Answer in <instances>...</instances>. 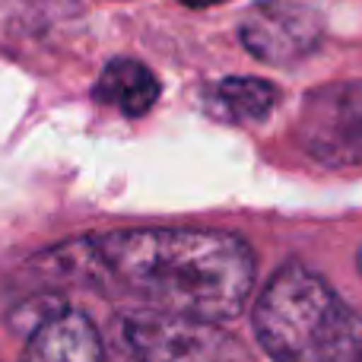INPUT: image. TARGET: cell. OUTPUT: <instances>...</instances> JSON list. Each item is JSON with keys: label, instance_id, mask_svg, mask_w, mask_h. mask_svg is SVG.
<instances>
[{"label": "cell", "instance_id": "obj_1", "mask_svg": "<svg viewBox=\"0 0 362 362\" xmlns=\"http://www.w3.org/2000/svg\"><path fill=\"white\" fill-rule=\"evenodd\" d=\"M61 276L115 286L140 308L226 321L245 312L257 261L235 232L150 226L93 235L57 251Z\"/></svg>", "mask_w": 362, "mask_h": 362}, {"label": "cell", "instance_id": "obj_2", "mask_svg": "<svg viewBox=\"0 0 362 362\" xmlns=\"http://www.w3.org/2000/svg\"><path fill=\"white\" fill-rule=\"evenodd\" d=\"M251 327L274 362H362V315L302 261L270 274Z\"/></svg>", "mask_w": 362, "mask_h": 362}, {"label": "cell", "instance_id": "obj_3", "mask_svg": "<svg viewBox=\"0 0 362 362\" xmlns=\"http://www.w3.org/2000/svg\"><path fill=\"white\" fill-rule=\"evenodd\" d=\"M118 321L144 362H255L248 346L219 321L140 305L121 312Z\"/></svg>", "mask_w": 362, "mask_h": 362}, {"label": "cell", "instance_id": "obj_4", "mask_svg": "<svg viewBox=\"0 0 362 362\" xmlns=\"http://www.w3.org/2000/svg\"><path fill=\"white\" fill-rule=\"evenodd\" d=\"M299 144L327 169L362 165V80L327 83L305 95Z\"/></svg>", "mask_w": 362, "mask_h": 362}, {"label": "cell", "instance_id": "obj_5", "mask_svg": "<svg viewBox=\"0 0 362 362\" xmlns=\"http://www.w3.org/2000/svg\"><path fill=\"white\" fill-rule=\"evenodd\" d=\"M238 42L255 61L289 67L325 42V16L299 0H257L238 23Z\"/></svg>", "mask_w": 362, "mask_h": 362}, {"label": "cell", "instance_id": "obj_6", "mask_svg": "<svg viewBox=\"0 0 362 362\" xmlns=\"http://www.w3.org/2000/svg\"><path fill=\"white\" fill-rule=\"evenodd\" d=\"M19 362H102L99 327L61 302L29 331Z\"/></svg>", "mask_w": 362, "mask_h": 362}, {"label": "cell", "instance_id": "obj_7", "mask_svg": "<svg viewBox=\"0 0 362 362\" xmlns=\"http://www.w3.org/2000/svg\"><path fill=\"white\" fill-rule=\"evenodd\" d=\"M93 95L102 105L118 108L124 118H144L159 99V80L146 64L134 57H115L99 74Z\"/></svg>", "mask_w": 362, "mask_h": 362}, {"label": "cell", "instance_id": "obj_8", "mask_svg": "<svg viewBox=\"0 0 362 362\" xmlns=\"http://www.w3.org/2000/svg\"><path fill=\"white\" fill-rule=\"evenodd\" d=\"M213 112L232 124H257L280 105V89L261 76H226L213 86Z\"/></svg>", "mask_w": 362, "mask_h": 362}, {"label": "cell", "instance_id": "obj_9", "mask_svg": "<svg viewBox=\"0 0 362 362\" xmlns=\"http://www.w3.org/2000/svg\"><path fill=\"white\" fill-rule=\"evenodd\" d=\"M99 346H102V362H144L134 353L131 340H127L124 327H121L118 315L112 318V325L105 331H99Z\"/></svg>", "mask_w": 362, "mask_h": 362}, {"label": "cell", "instance_id": "obj_10", "mask_svg": "<svg viewBox=\"0 0 362 362\" xmlns=\"http://www.w3.org/2000/svg\"><path fill=\"white\" fill-rule=\"evenodd\" d=\"M185 6H191V10H204V6H216V4H226V0H181Z\"/></svg>", "mask_w": 362, "mask_h": 362}, {"label": "cell", "instance_id": "obj_11", "mask_svg": "<svg viewBox=\"0 0 362 362\" xmlns=\"http://www.w3.org/2000/svg\"><path fill=\"white\" fill-rule=\"evenodd\" d=\"M359 274H362V248H359Z\"/></svg>", "mask_w": 362, "mask_h": 362}]
</instances>
